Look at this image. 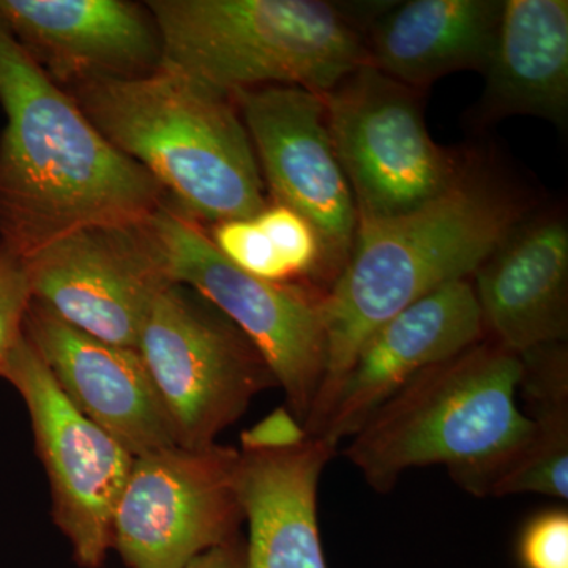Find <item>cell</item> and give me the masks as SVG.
<instances>
[{"instance_id":"cell-1","label":"cell","mask_w":568,"mask_h":568,"mask_svg":"<svg viewBox=\"0 0 568 568\" xmlns=\"http://www.w3.org/2000/svg\"><path fill=\"white\" fill-rule=\"evenodd\" d=\"M0 244L31 256L74 231L151 219L168 194L114 148L0 22Z\"/></svg>"},{"instance_id":"cell-2","label":"cell","mask_w":568,"mask_h":568,"mask_svg":"<svg viewBox=\"0 0 568 568\" xmlns=\"http://www.w3.org/2000/svg\"><path fill=\"white\" fill-rule=\"evenodd\" d=\"M532 211L521 186L469 159L436 200L357 224L345 267L323 295L327 365L305 432L321 435L355 354L376 328L439 287L473 278Z\"/></svg>"},{"instance_id":"cell-3","label":"cell","mask_w":568,"mask_h":568,"mask_svg":"<svg viewBox=\"0 0 568 568\" xmlns=\"http://www.w3.org/2000/svg\"><path fill=\"white\" fill-rule=\"evenodd\" d=\"M519 377V354L485 336L410 379L343 454L381 495L407 470L444 466L465 491L491 497L532 433L517 403Z\"/></svg>"},{"instance_id":"cell-4","label":"cell","mask_w":568,"mask_h":568,"mask_svg":"<svg viewBox=\"0 0 568 568\" xmlns=\"http://www.w3.org/2000/svg\"><path fill=\"white\" fill-rule=\"evenodd\" d=\"M92 125L144 168L194 222L248 219L268 204L233 97L181 71L65 89Z\"/></svg>"},{"instance_id":"cell-5","label":"cell","mask_w":568,"mask_h":568,"mask_svg":"<svg viewBox=\"0 0 568 568\" xmlns=\"http://www.w3.org/2000/svg\"><path fill=\"white\" fill-rule=\"evenodd\" d=\"M162 65L233 95L295 85L325 95L366 63L345 6L323 0H151Z\"/></svg>"},{"instance_id":"cell-6","label":"cell","mask_w":568,"mask_h":568,"mask_svg":"<svg viewBox=\"0 0 568 568\" xmlns=\"http://www.w3.org/2000/svg\"><path fill=\"white\" fill-rule=\"evenodd\" d=\"M149 226L173 283L193 290L250 339L282 387L287 410L304 425L327 365L324 293L235 267L213 246L203 224L173 201L153 213Z\"/></svg>"},{"instance_id":"cell-7","label":"cell","mask_w":568,"mask_h":568,"mask_svg":"<svg viewBox=\"0 0 568 568\" xmlns=\"http://www.w3.org/2000/svg\"><path fill=\"white\" fill-rule=\"evenodd\" d=\"M335 153L357 224L395 219L446 193L469 159L426 129L422 92L375 67H358L324 95Z\"/></svg>"},{"instance_id":"cell-8","label":"cell","mask_w":568,"mask_h":568,"mask_svg":"<svg viewBox=\"0 0 568 568\" xmlns=\"http://www.w3.org/2000/svg\"><path fill=\"white\" fill-rule=\"evenodd\" d=\"M138 353L186 448L213 446L254 396L278 387L250 339L182 284L156 297Z\"/></svg>"},{"instance_id":"cell-9","label":"cell","mask_w":568,"mask_h":568,"mask_svg":"<svg viewBox=\"0 0 568 568\" xmlns=\"http://www.w3.org/2000/svg\"><path fill=\"white\" fill-rule=\"evenodd\" d=\"M239 450L175 446L134 458L112 518L129 568H185L241 534Z\"/></svg>"},{"instance_id":"cell-10","label":"cell","mask_w":568,"mask_h":568,"mask_svg":"<svg viewBox=\"0 0 568 568\" xmlns=\"http://www.w3.org/2000/svg\"><path fill=\"white\" fill-rule=\"evenodd\" d=\"M0 377L28 407L55 526L69 538L78 566L102 567L133 455L71 405L24 334L0 366Z\"/></svg>"},{"instance_id":"cell-11","label":"cell","mask_w":568,"mask_h":568,"mask_svg":"<svg viewBox=\"0 0 568 568\" xmlns=\"http://www.w3.org/2000/svg\"><path fill=\"white\" fill-rule=\"evenodd\" d=\"M24 261L33 301L77 331L132 349L156 297L174 284L149 219L74 231Z\"/></svg>"},{"instance_id":"cell-12","label":"cell","mask_w":568,"mask_h":568,"mask_svg":"<svg viewBox=\"0 0 568 568\" xmlns=\"http://www.w3.org/2000/svg\"><path fill=\"white\" fill-rule=\"evenodd\" d=\"M231 97L272 201L301 213L320 235L327 291L353 250L357 212L328 132L324 95L295 85H265Z\"/></svg>"},{"instance_id":"cell-13","label":"cell","mask_w":568,"mask_h":568,"mask_svg":"<svg viewBox=\"0 0 568 568\" xmlns=\"http://www.w3.org/2000/svg\"><path fill=\"white\" fill-rule=\"evenodd\" d=\"M0 22L63 91L145 77L162 65V39L145 3L0 0Z\"/></svg>"},{"instance_id":"cell-14","label":"cell","mask_w":568,"mask_h":568,"mask_svg":"<svg viewBox=\"0 0 568 568\" xmlns=\"http://www.w3.org/2000/svg\"><path fill=\"white\" fill-rule=\"evenodd\" d=\"M24 335L71 405L134 458L179 446L173 422L138 349L77 331L33 298Z\"/></svg>"},{"instance_id":"cell-15","label":"cell","mask_w":568,"mask_h":568,"mask_svg":"<svg viewBox=\"0 0 568 568\" xmlns=\"http://www.w3.org/2000/svg\"><path fill=\"white\" fill-rule=\"evenodd\" d=\"M485 338L470 280L425 295L376 328L355 354L320 436L339 444L429 366Z\"/></svg>"},{"instance_id":"cell-16","label":"cell","mask_w":568,"mask_h":568,"mask_svg":"<svg viewBox=\"0 0 568 568\" xmlns=\"http://www.w3.org/2000/svg\"><path fill=\"white\" fill-rule=\"evenodd\" d=\"M485 336L514 353L566 343L568 223L560 209L529 213L470 278Z\"/></svg>"},{"instance_id":"cell-17","label":"cell","mask_w":568,"mask_h":568,"mask_svg":"<svg viewBox=\"0 0 568 568\" xmlns=\"http://www.w3.org/2000/svg\"><path fill=\"white\" fill-rule=\"evenodd\" d=\"M339 444L308 435L294 446L239 450L237 487L245 568H327L317 521V493Z\"/></svg>"},{"instance_id":"cell-18","label":"cell","mask_w":568,"mask_h":568,"mask_svg":"<svg viewBox=\"0 0 568 568\" xmlns=\"http://www.w3.org/2000/svg\"><path fill=\"white\" fill-rule=\"evenodd\" d=\"M504 0L387 3L364 29L366 63L424 92L457 71L487 69Z\"/></svg>"},{"instance_id":"cell-19","label":"cell","mask_w":568,"mask_h":568,"mask_svg":"<svg viewBox=\"0 0 568 568\" xmlns=\"http://www.w3.org/2000/svg\"><path fill=\"white\" fill-rule=\"evenodd\" d=\"M476 122L532 115L568 121L567 0H504Z\"/></svg>"},{"instance_id":"cell-20","label":"cell","mask_w":568,"mask_h":568,"mask_svg":"<svg viewBox=\"0 0 568 568\" xmlns=\"http://www.w3.org/2000/svg\"><path fill=\"white\" fill-rule=\"evenodd\" d=\"M518 392L528 406L532 433L525 450L491 497L541 495L568 499V351L556 343L519 354Z\"/></svg>"},{"instance_id":"cell-21","label":"cell","mask_w":568,"mask_h":568,"mask_svg":"<svg viewBox=\"0 0 568 568\" xmlns=\"http://www.w3.org/2000/svg\"><path fill=\"white\" fill-rule=\"evenodd\" d=\"M207 235L213 246L246 274L267 282L291 283L271 239L254 215L212 224Z\"/></svg>"},{"instance_id":"cell-22","label":"cell","mask_w":568,"mask_h":568,"mask_svg":"<svg viewBox=\"0 0 568 568\" xmlns=\"http://www.w3.org/2000/svg\"><path fill=\"white\" fill-rule=\"evenodd\" d=\"M517 568H568V510L551 507L530 515L515 541Z\"/></svg>"},{"instance_id":"cell-23","label":"cell","mask_w":568,"mask_h":568,"mask_svg":"<svg viewBox=\"0 0 568 568\" xmlns=\"http://www.w3.org/2000/svg\"><path fill=\"white\" fill-rule=\"evenodd\" d=\"M33 295L24 257L0 244V366L24 334Z\"/></svg>"},{"instance_id":"cell-24","label":"cell","mask_w":568,"mask_h":568,"mask_svg":"<svg viewBox=\"0 0 568 568\" xmlns=\"http://www.w3.org/2000/svg\"><path fill=\"white\" fill-rule=\"evenodd\" d=\"M306 436L308 433L305 432L304 425L290 410L280 407L242 433L241 448L267 450V448L290 447L301 443Z\"/></svg>"},{"instance_id":"cell-25","label":"cell","mask_w":568,"mask_h":568,"mask_svg":"<svg viewBox=\"0 0 568 568\" xmlns=\"http://www.w3.org/2000/svg\"><path fill=\"white\" fill-rule=\"evenodd\" d=\"M185 568H245V540L239 534L226 544L197 556Z\"/></svg>"}]
</instances>
